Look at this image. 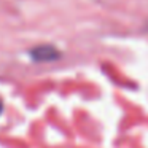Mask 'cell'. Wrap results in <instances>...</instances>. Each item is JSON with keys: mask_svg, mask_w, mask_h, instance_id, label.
<instances>
[{"mask_svg": "<svg viewBox=\"0 0 148 148\" xmlns=\"http://www.w3.org/2000/svg\"><path fill=\"white\" fill-rule=\"evenodd\" d=\"M30 58L37 62H49V61H54L61 56V53L51 45H40L37 48L30 49Z\"/></svg>", "mask_w": 148, "mask_h": 148, "instance_id": "obj_1", "label": "cell"}, {"mask_svg": "<svg viewBox=\"0 0 148 148\" xmlns=\"http://www.w3.org/2000/svg\"><path fill=\"white\" fill-rule=\"evenodd\" d=\"M3 112V103H2V100H0V113Z\"/></svg>", "mask_w": 148, "mask_h": 148, "instance_id": "obj_2", "label": "cell"}]
</instances>
